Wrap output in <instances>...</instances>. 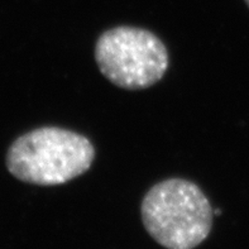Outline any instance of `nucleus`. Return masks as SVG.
Returning <instances> with one entry per match:
<instances>
[{
  "mask_svg": "<svg viewBox=\"0 0 249 249\" xmlns=\"http://www.w3.org/2000/svg\"><path fill=\"white\" fill-rule=\"evenodd\" d=\"M246 3H247V5L249 6V0H246Z\"/></svg>",
  "mask_w": 249,
  "mask_h": 249,
  "instance_id": "4",
  "label": "nucleus"
},
{
  "mask_svg": "<svg viewBox=\"0 0 249 249\" xmlns=\"http://www.w3.org/2000/svg\"><path fill=\"white\" fill-rule=\"evenodd\" d=\"M95 61L111 84L126 90H142L163 77L170 60L164 43L152 32L120 25L99 37Z\"/></svg>",
  "mask_w": 249,
  "mask_h": 249,
  "instance_id": "3",
  "label": "nucleus"
},
{
  "mask_svg": "<svg viewBox=\"0 0 249 249\" xmlns=\"http://www.w3.org/2000/svg\"><path fill=\"white\" fill-rule=\"evenodd\" d=\"M94 158V145L85 136L58 126H42L14 141L6 167L23 182L56 186L85 174Z\"/></svg>",
  "mask_w": 249,
  "mask_h": 249,
  "instance_id": "1",
  "label": "nucleus"
},
{
  "mask_svg": "<svg viewBox=\"0 0 249 249\" xmlns=\"http://www.w3.org/2000/svg\"><path fill=\"white\" fill-rule=\"evenodd\" d=\"M142 220L158 244L167 249H194L208 238L213 225L210 201L196 183L168 178L145 194Z\"/></svg>",
  "mask_w": 249,
  "mask_h": 249,
  "instance_id": "2",
  "label": "nucleus"
}]
</instances>
